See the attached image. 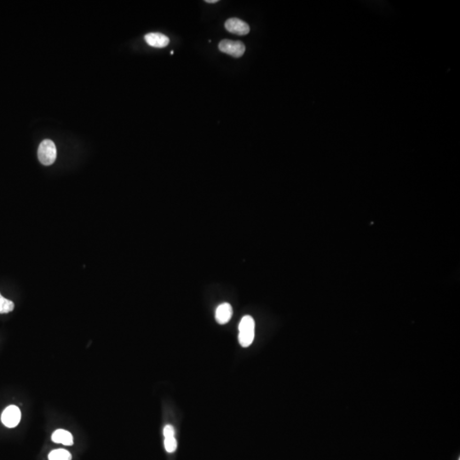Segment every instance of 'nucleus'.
<instances>
[{
	"label": "nucleus",
	"instance_id": "obj_10",
	"mask_svg": "<svg viewBox=\"0 0 460 460\" xmlns=\"http://www.w3.org/2000/svg\"><path fill=\"white\" fill-rule=\"evenodd\" d=\"M14 307L13 302L8 300L0 294V314H8L13 310Z\"/></svg>",
	"mask_w": 460,
	"mask_h": 460
},
{
	"label": "nucleus",
	"instance_id": "obj_13",
	"mask_svg": "<svg viewBox=\"0 0 460 460\" xmlns=\"http://www.w3.org/2000/svg\"><path fill=\"white\" fill-rule=\"evenodd\" d=\"M205 2L208 3H216L219 2V0H205Z\"/></svg>",
	"mask_w": 460,
	"mask_h": 460
},
{
	"label": "nucleus",
	"instance_id": "obj_11",
	"mask_svg": "<svg viewBox=\"0 0 460 460\" xmlns=\"http://www.w3.org/2000/svg\"><path fill=\"white\" fill-rule=\"evenodd\" d=\"M164 444H165V448H166V452H168L170 454L174 453L176 450L177 442H176L175 437H166V438H165Z\"/></svg>",
	"mask_w": 460,
	"mask_h": 460
},
{
	"label": "nucleus",
	"instance_id": "obj_7",
	"mask_svg": "<svg viewBox=\"0 0 460 460\" xmlns=\"http://www.w3.org/2000/svg\"><path fill=\"white\" fill-rule=\"evenodd\" d=\"M233 315V308L231 305L228 303H223L219 305L216 309V321L220 325H224L228 323Z\"/></svg>",
	"mask_w": 460,
	"mask_h": 460
},
{
	"label": "nucleus",
	"instance_id": "obj_5",
	"mask_svg": "<svg viewBox=\"0 0 460 460\" xmlns=\"http://www.w3.org/2000/svg\"><path fill=\"white\" fill-rule=\"evenodd\" d=\"M224 27L229 33H234L240 36L246 35L250 32V27L248 24L236 17H233L226 21Z\"/></svg>",
	"mask_w": 460,
	"mask_h": 460
},
{
	"label": "nucleus",
	"instance_id": "obj_2",
	"mask_svg": "<svg viewBox=\"0 0 460 460\" xmlns=\"http://www.w3.org/2000/svg\"><path fill=\"white\" fill-rule=\"evenodd\" d=\"M38 157L44 166L52 165L57 159V148L51 140H44L38 150Z\"/></svg>",
	"mask_w": 460,
	"mask_h": 460
},
{
	"label": "nucleus",
	"instance_id": "obj_4",
	"mask_svg": "<svg viewBox=\"0 0 460 460\" xmlns=\"http://www.w3.org/2000/svg\"><path fill=\"white\" fill-rule=\"evenodd\" d=\"M21 417L20 409L16 406H10L3 411L1 420L6 427L14 428L20 423Z\"/></svg>",
	"mask_w": 460,
	"mask_h": 460
},
{
	"label": "nucleus",
	"instance_id": "obj_3",
	"mask_svg": "<svg viewBox=\"0 0 460 460\" xmlns=\"http://www.w3.org/2000/svg\"><path fill=\"white\" fill-rule=\"evenodd\" d=\"M219 49L222 53L228 54L235 58L241 57L245 51V44L242 42L229 40H222L219 43Z\"/></svg>",
	"mask_w": 460,
	"mask_h": 460
},
{
	"label": "nucleus",
	"instance_id": "obj_1",
	"mask_svg": "<svg viewBox=\"0 0 460 460\" xmlns=\"http://www.w3.org/2000/svg\"><path fill=\"white\" fill-rule=\"evenodd\" d=\"M255 337V321L250 315L242 318L239 325V342L242 347L247 348L252 345Z\"/></svg>",
	"mask_w": 460,
	"mask_h": 460
},
{
	"label": "nucleus",
	"instance_id": "obj_12",
	"mask_svg": "<svg viewBox=\"0 0 460 460\" xmlns=\"http://www.w3.org/2000/svg\"><path fill=\"white\" fill-rule=\"evenodd\" d=\"M163 434H164L165 438H166V437H175V429H174L173 425L167 424V425H166L165 428H164Z\"/></svg>",
	"mask_w": 460,
	"mask_h": 460
},
{
	"label": "nucleus",
	"instance_id": "obj_6",
	"mask_svg": "<svg viewBox=\"0 0 460 460\" xmlns=\"http://www.w3.org/2000/svg\"><path fill=\"white\" fill-rule=\"evenodd\" d=\"M145 41L150 46L155 48H164L170 43L168 37L159 33H150L145 35Z\"/></svg>",
	"mask_w": 460,
	"mask_h": 460
},
{
	"label": "nucleus",
	"instance_id": "obj_8",
	"mask_svg": "<svg viewBox=\"0 0 460 460\" xmlns=\"http://www.w3.org/2000/svg\"><path fill=\"white\" fill-rule=\"evenodd\" d=\"M51 439L55 443H62L65 446H72L73 444V435L65 430H57L52 434Z\"/></svg>",
	"mask_w": 460,
	"mask_h": 460
},
{
	"label": "nucleus",
	"instance_id": "obj_9",
	"mask_svg": "<svg viewBox=\"0 0 460 460\" xmlns=\"http://www.w3.org/2000/svg\"><path fill=\"white\" fill-rule=\"evenodd\" d=\"M49 460H72V454L65 449H56L51 451L49 456Z\"/></svg>",
	"mask_w": 460,
	"mask_h": 460
}]
</instances>
